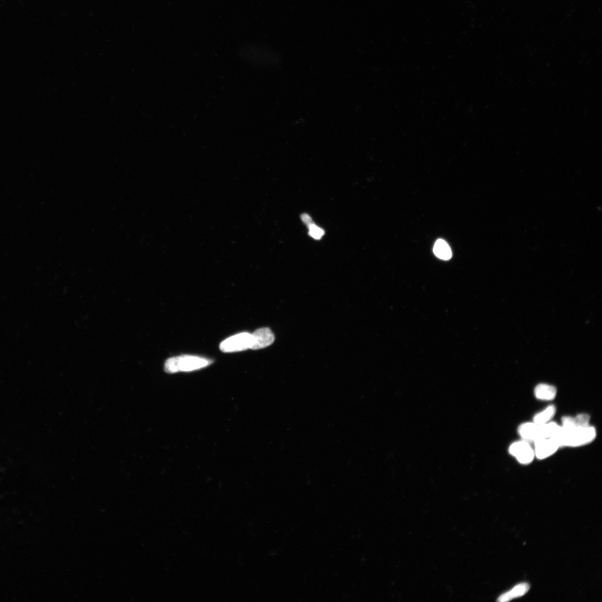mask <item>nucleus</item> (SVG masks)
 I'll return each instance as SVG.
<instances>
[{
  "instance_id": "nucleus-12",
  "label": "nucleus",
  "mask_w": 602,
  "mask_h": 602,
  "mask_svg": "<svg viewBox=\"0 0 602 602\" xmlns=\"http://www.w3.org/2000/svg\"><path fill=\"white\" fill-rule=\"evenodd\" d=\"M562 427L564 432L568 433L573 431L576 427L574 417L564 416L562 419Z\"/></svg>"
},
{
  "instance_id": "nucleus-2",
  "label": "nucleus",
  "mask_w": 602,
  "mask_h": 602,
  "mask_svg": "<svg viewBox=\"0 0 602 602\" xmlns=\"http://www.w3.org/2000/svg\"><path fill=\"white\" fill-rule=\"evenodd\" d=\"M597 436L596 428L591 426L586 427H576L570 432H564L558 438L561 447H578L586 445L594 441Z\"/></svg>"
},
{
  "instance_id": "nucleus-1",
  "label": "nucleus",
  "mask_w": 602,
  "mask_h": 602,
  "mask_svg": "<svg viewBox=\"0 0 602 602\" xmlns=\"http://www.w3.org/2000/svg\"><path fill=\"white\" fill-rule=\"evenodd\" d=\"M212 363V360L204 357L182 355L168 359L165 364V371L168 374L189 372L203 369Z\"/></svg>"
},
{
  "instance_id": "nucleus-14",
  "label": "nucleus",
  "mask_w": 602,
  "mask_h": 602,
  "mask_svg": "<svg viewBox=\"0 0 602 602\" xmlns=\"http://www.w3.org/2000/svg\"><path fill=\"white\" fill-rule=\"evenodd\" d=\"M309 229V234L311 237L317 240L320 239L325 234V231L322 229L319 228L318 226L316 225L314 222L311 223L310 224L307 225Z\"/></svg>"
},
{
  "instance_id": "nucleus-10",
  "label": "nucleus",
  "mask_w": 602,
  "mask_h": 602,
  "mask_svg": "<svg viewBox=\"0 0 602 602\" xmlns=\"http://www.w3.org/2000/svg\"><path fill=\"white\" fill-rule=\"evenodd\" d=\"M557 409L554 405L546 407L544 411L534 416L533 422L538 424H545L551 422L556 414Z\"/></svg>"
},
{
  "instance_id": "nucleus-6",
  "label": "nucleus",
  "mask_w": 602,
  "mask_h": 602,
  "mask_svg": "<svg viewBox=\"0 0 602 602\" xmlns=\"http://www.w3.org/2000/svg\"><path fill=\"white\" fill-rule=\"evenodd\" d=\"M535 456L542 460L553 456L561 448L556 440L546 438L534 442Z\"/></svg>"
},
{
  "instance_id": "nucleus-11",
  "label": "nucleus",
  "mask_w": 602,
  "mask_h": 602,
  "mask_svg": "<svg viewBox=\"0 0 602 602\" xmlns=\"http://www.w3.org/2000/svg\"><path fill=\"white\" fill-rule=\"evenodd\" d=\"M434 253L439 258L449 260L452 257V251L447 242L442 239L438 240L433 248Z\"/></svg>"
},
{
  "instance_id": "nucleus-13",
  "label": "nucleus",
  "mask_w": 602,
  "mask_h": 602,
  "mask_svg": "<svg viewBox=\"0 0 602 602\" xmlns=\"http://www.w3.org/2000/svg\"><path fill=\"white\" fill-rule=\"evenodd\" d=\"M576 427H586L590 426V416L587 414H579L574 417Z\"/></svg>"
},
{
  "instance_id": "nucleus-7",
  "label": "nucleus",
  "mask_w": 602,
  "mask_h": 602,
  "mask_svg": "<svg viewBox=\"0 0 602 602\" xmlns=\"http://www.w3.org/2000/svg\"><path fill=\"white\" fill-rule=\"evenodd\" d=\"M275 340V336L270 328H259L251 334V349L255 350L268 347L274 343Z\"/></svg>"
},
{
  "instance_id": "nucleus-8",
  "label": "nucleus",
  "mask_w": 602,
  "mask_h": 602,
  "mask_svg": "<svg viewBox=\"0 0 602 602\" xmlns=\"http://www.w3.org/2000/svg\"><path fill=\"white\" fill-rule=\"evenodd\" d=\"M535 397L542 401H551L556 398L557 389L553 385L538 384L534 389Z\"/></svg>"
},
{
  "instance_id": "nucleus-5",
  "label": "nucleus",
  "mask_w": 602,
  "mask_h": 602,
  "mask_svg": "<svg viewBox=\"0 0 602 602\" xmlns=\"http://www.w3.org/2000/svg\"><path fill=\"white\" fill-rule=\"evenodd\" d=\"M517 431L522 439L529 443H534L538 440L547 438L545 424H538L534 422L521 424Z\"/></svg>"
},
{
  "instance_id": "nucleus-3",
  "label": "nucleus",
  "mask_w": 602,
  "mask_h": 602,
  "mask_svg": "<svg viewBox=\"0 0 602 602\" xmlns=\"http://www.w3.org/2000/svg\"><path fill=\"white\" fill-rule=\"evenodd\" d=\"M508 453L521 465L532 464L536 458L534 448L525 440L513 442L508 448Z\"/></svg>"
},
{
  "instance_id": "nucleus-15",
  "label": "nucleus",
  "mask_w": 602,
  "mask_h": 602,
  "mask_svg": "<svg viewBox=\"0 0 602 602\" xmlns=\"http://www.w3.org/2000/svg\"><path fill=\"white\" fill-rule=\"evenodd\" d=\"M301 220L307 226L313 222L312 218L308 214H304L301 216Z\"/></svg>"
},
{
  "instance_id": "nucleus-9",
  "label": "nucleus",
  "mask_w": 602,
  "mask_h": 602,
  "mask_svg": "<svg viewBox=\"0 0 602 602\" xmlns=\"http://www.w3.org/2000/svg\"><path fill=\"white\" fill-rule=\"evenodd\" d=\"M529 588L530 586L528 583H523L517 585L510 591L505 593L500 596L498 601L505 602L510 601L513 599H515V598L523 596L528 592Z\"/></svg>"
},
{
  "instance_id": "nucleus-4",
  "label": "nucleus",
  "mask_w": 602,
  "mask_h": 602,
  "mask_svg": "<svg viewBox=\"0 0 602 602\" xmlns=\"http://www.w3.org/2000/svg\"><path fill=\"white\" fill-rule=\"evenodd\" d=\"M251 346V334L242 332L223 341L220 349L223 352H234L247 350Z\"/></svg>"
}]
</instances>
